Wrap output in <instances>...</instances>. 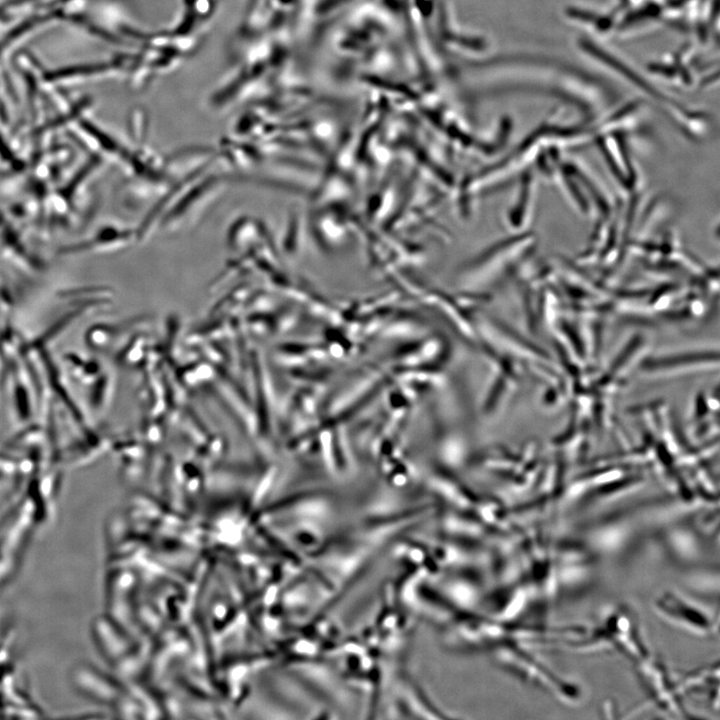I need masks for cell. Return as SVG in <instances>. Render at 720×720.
<instances>
[{
  "label": "cell",
  "instance_id": "6da1fadb",
  "mask_svg": "<svg viewBox=\"0 0 720 720\" xmlns=\"http://www.w3.org/2000/svg\"><path fill=\"white\" fill-rule=\"evenodd\" d=\"M106 69L105 63L65 66L46 72L44 79L47 82L72 81L101 74Z\"/></svg>",
  "mask_w": 720,
  "mask_h": 720
}]
</instances>
